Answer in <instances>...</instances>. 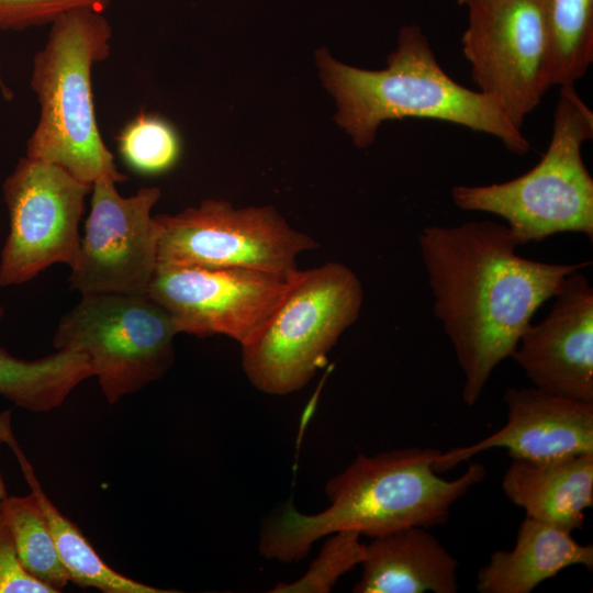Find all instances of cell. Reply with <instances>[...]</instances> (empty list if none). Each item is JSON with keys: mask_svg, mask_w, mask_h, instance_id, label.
Wrapping results in <instances>:
<instances>
[{"mask_svg": "<svg viewBox=\"0 0 593 593\" xmlns=\"http://www.w3.org/2000/svg\"><path fill=\"white\" fill-rule=\"evenodd\" d=\"M419 250L441 322L473 406L492 372L512 357L536 311L590 262L550 264L516 254L508 227L490 220L429 225Z\"/></svg>", "mask_w": 593, "mask_h": 593, "instance_id": "1", "label": "cell"}, {"mask_svg": "<svg viewBox=\"0 0 593 593\" xmlns=\"http://www.w3.org/2000/svg\"><path fill=\"white\" fill-rule=\"evenodd\" d=\"M440 452L407 447L373 456L359 454L326 483L331 502L326 510L306 515L289 503L264 523L260 553L295 562L307 556L314 541L340 530L373 538L409 526L446 523L452 505L485 478L486 469L471 463L458 478L444 479L434 467Z\"/></svg>", "mask_w": 593, "mask_h": 593, "instance_id": "2", "label": "cell"}, {"mask_svg": "<svg viewBox=\"0 0 593 593\" xmlns=\"http://www.w3.org/2000/svg\"><path fill=\"white\" fill-rule=\"evenodd\" d=\"M316 57L324 85L336 100V122L359 148L374 141L385 121L421 119L488 134L515 155L530 149L522 128L491 99L463 87L443 69L417 25L401 29L398 46L381 70L345 65L326 49Z\"/></svg>", "mask_w": 593, "mask_h": 593, "instance_id": "3", "label": "cell"}, {"mask_svg": "<svg viewBox=\"0 0 593 593\" xmlns=\"http://www.w3.org/2000/svg\"><path fill=\"white\" fill-rule=\"evenodd\" d=\"M33 58L30 85L40 116L26 156L57 165L92 186L102 178L123 182L97 124L92 68L111 52L112 27L101 11L78 10L51 24Z\"/></svg>", "mask_w": 593, "mask_h": 593, "instance_id": "4", "label": "cell"}, {"mask_svg": "<svg viewBox=\"0 0 593 593\" xmlns=\"http://www.w3.org/2000/svg\"><path fill=\"white\" fill-rule=\"evenodd\" d=\"M560 88L549 145L530 170L508 181L451 191L459 209L503 217L516 246L563 232L593 238V178L582 157L583 144L593 136V112L574 86Z\"/></svg>", "mask_w": 593, "mask_h": 593, "instance_id": "5", "label": "cell"}, {"mask_svg": "<svg viewBox=\"0 0 593 593\" xmlns=\"http://www.w3.org/2000/svg\"><path fill=\"white\" fill-rule=\"evenodd\" d=\"M362 301L360 279L340 262L298 269L288 278L287 291L264 329L242 347L250 383L275 395L302 389L357 321Z\"/></svg>", "mask_w": 593, "mask_h": 593, "instance_id": "6", "label": "cell"}, {"mask_svg": "<svg viewBox=\"0 0 593 593\" xmlns=\"http://www.w3.org/2000/svg\"><path fill=\"white\" fill-rule=\"evenodd\" d=\"M178 331L147 294L91 293L58 323L53 345L82 354L109 404L160 379L175 360Z\"/></svg>", "mask_w": 593, "mask_h": 593, "instance_id": "7", "label": "cell"}, {"mask_svg": "<svg viewBox=\"0 0 593 593\" xmlns=\"http://www.w3.org/2000/svg\"><path fill=\"white\" fill-rule=\"evenodd\" d=\"M461 44L478 91L517 127L551 87L544 0H470Z\"/></svg>", "mask_w": 593, "mask_h": 593, "instance_id": "8", "label": "cell"}, {"mask_svg": "<svg viewBox=\"0 0 593 593\" xmlns=\"http://www.w3.org/2000/svg\"><path fill=\"white\" fill-rule=\"evenodd\" d=\"M155 216L161 225L158 264L247 268L288 279L298 270V255L318 247L270 205L235 209L206 199Z\"/></svg>", "mask_w": 593, "mask_h": 593, "instance_id": "9", "label": "cell"}, {"mask_svg": "<svg viewBox=\"0 0 593 593\" xmlns=\"http://www.w3.org/2000/svg\"><path fill=\"white\" fill-rule=\"evenodd\" d=\"M91 188L57 165L27 156L19 160L3 182L9 233L0 287L25 283L54 264L76 265L79 222Z\"/></svg>", "mask_w": 593, "mask_h": 593, "instance_id": "10", "label": "cell"}, {"mask_svg": "<svg viewBox=\"0 0 593 593\" xmlns=\"http://www.w3.org/2000/svg\"><path fill=\"white\" fill-rule=\"evenodd\" d=\"M288 279L247 268L157 264L147 295L178 333L251 343L281 302Z\"/></svg>", "mask_w": 593, "mask_h": 593, "instance_id": "11", "label": "cell"}, {"mask_svg": "<svg viewBox=\"0 0 593 593\" xmlns=\"http://www.w3.org/2000/svg\"><path fill=\"white\" fill-rule=\"evenodd\" d=\"M115 184L102 178L91 188L80 255L68 278L81 294H147L158 264L161 225L152 209L160 189L145 187L123 197Z\"/></svg>", "mask_w": 593, "mask_h": 593, "instance_id": "12", "label": "cell"}, {"mask_svg": "<svg viewBox=\"0 0 593 593\" xmlns=\"http://www.w3.org/2000/svg\"><path fill=\"white\" fill-rule=\"evenodd\" d=\"M553 299L547 316L523 332L511 358L533 387L593 402V288L578 270Z\"/></svg>", "mask_w": 593, "mask_h": 593, "instance_id": "13", "label": "cell"}, {"mask_svg": "<svg viewBox=\"0 0 593 593\" xmlns=\"http://www.w3.org/2000/svg\"><path fill=\"white\" fill-rule=\"evenodd\" d=\"M505 425L480 441L440 452L435 470L445 472L473 455L504 448L512 459L546 461L593 452V402L544 392L535 387L508 388Z\"/></svg>", "mask_w": 593, "mask_h": 593, "instance_id": "14", "label": "cell"}, {"mask_svg": "<svg viewBox=\"0 0 593 593\" xmlns=\"http://www.w3.org/2000/svg\"><path fill=\"white\" fill-rule=\"evenodd\" d=\"M355 593H456L458 561L419 526L404 527L365 544Z\"/></svg>", "mask_w": 593, "mask_h": 593, "instance_id": "15", "label": "cell"}, {"mask_svg": "<svg viewBox=\"0 0 593 593\" xmlns=\"http://www.w3.org/2000/svg\"><path fill=\"white\" fill-rule=\"evenodd\" d=\"M526 516L568 532L581 529L593 506V452L529 461L512 459L501 482Z\"/></svg>", "mask_w": 593, "mask_h": 593, "instance_id": "16", "label": "cell"}, {"mask_svg": "<svg viewBox=\"0 0 593 593\" xmlns=\"http://www.w3.org/2000/svg\"><path fill=\"white\" fill-rule=\"evenodd\" d=\"M571 566L593 570V546L579 544L572 533L526 516L515 546L496 550L478 572L480 593H530L541 582Z\"/></svg>", "mask_w": 593, "mask_h": 593, "instance_id": "17", "label": "cell"}, {"mask_svg": "<svg viewBox=\"0 0 593 593\" xmlns=\"http://www.w3.org/2000/svg\"><path fill=\"white\" fill-rule=\"evenodd\" d=\"M13 451L23 477L37 497L61 563L70 582L103 593H172L127 578L108 566L89 542L79 526L65 516L43 490L34 469L11 432L5 441Z\"/></svg>", "mask_w": 593, "mask_h": 593, "instance_id": "18", "label": "cell"}, {"mask_svg": "<svg viewBox=\"0 0 593 593\" xmlns=\"http://www.w3.org/2000/svg\"><path fill=\"white\" fill-rule=\"evenodd\" d=\"M4 315L0 306V321ZM93 377L87 358L71 350L24 360L0 346V396L34 413L60 406L83 380Z\"/></svg>", "mask_w": 593, "mask_h": 593, "instance_id": "19", "label": "cell"}, {"mask_svg": "<svg viewBox=\"0 0 593 593\" xmlns=\"http://www.w3.org/2000/svg\"><path fill=\"white\" fill-rule=\"evenodd\" d=\"M551 86H574L593 61V0H544Z\"/></svg>", "mask_w": 593, "mask_h": 593, "instance_id": "20", "label": "cell"}, {"mask_svg": "<svg viewBox=\"0 0 593 593\" xmlns=\"http://www.w3.org/2000/svg\"><path fill=\"white\" fill-rule=\"evenodd\" d=\"M0 510L13 538L18 558L24 570L60 592L69 574L58 556L47 521L34 493L5 496Z\"/></svg>", "mask_w": 593, "mask_h": 593, "instance_id": "21", "label": "cell"}, {"mask_svg": "<svg viewBox=\"0 0 593 593\" xmlns=\"http://www.w3.org/2000/svg\"><path fill=\"white\" fill-rule=\"evenodd\" d=\"M118 148L125 164L143 175L171 169L181 155L176 128L165 119L139 113L120 131Z\"/></svg>", "mask_w": 593, "mask_h": 593, "instance_id": "22", "label": "cell"}, {"mask_svg": "<svg viewBox=\"0 0 593 593\" xmlns=\"http://www.w3.org/2000/svg\"><path fill=\"white\" fill-rule=\"evenodd\" d=\"M307 572L291 583H279L271 592L326 593L346 572L361 563L365 544L355 530H340L332 534Z\"/></svg>", "mask_w": 593, "mask_h": 593, "instance_id": "23", "label": "cell"}, {"mask_svg": "<svg viewBox=\"0 0 593 593\" xmlns=\"http://www.w3.org/2000/svg\"><path fill=\"white\" fill-rule=\"evenodd\" d=\"M114 0H0V31L52 24L78 10L103 11Z\"/></svg>", "mask_w": 593, "mask_h": 593, "instance_id": "24", "label": "cell"}, {"mask_svg": "<svg viewBox=\"0 0 593 593\" xmlns=\"http://www.w3.org/2000/svg\"><path fill=\"white\" fill-rule=\"evenodd\" d=\"M0 593H56L22 567L12 535L0 510Z\"/></svg>", "mask_w": 593, "mask_h": 593, "instance_id": "25", "label": "cell"}, {"mask_svg": "<svg viewBox=\"0 0 593 593\" xmlns=\"http://www.w3.org/2000/svg\"><path fill=\"white\" fill-rule=\"evenodd\" d=\"M11 412V410L0 412V445L5 444L9 434L12 432ZM5 496H8V491L0 473V500L4 499Z\"/></svg>", "mask_w": 593, "mask_h": 593, "instance_id": "26", "label": "cell"}, {"mask_svg": "<svg viewBox=\"0 0 593 593\" xmlns=\"http://www.w3.org/2000/svg\"><path fill=\"white\" fill-rule=\"evenodd\" d=\"M0 89H1V92L3 94V97L5 99H11L12 97V92L11 90L5 86L4 81L2 80V77H1V63H0Z\"/></svg>", "mask_w": 593, "mask_h": 593, "instance_id": "27", "label": "cell"}, {"mask_svg": "<svg viewBox=\"0 0 593 593\" xmlns=\"http://www.w3.org/2000/svg\"><path fill=\"white\" fill-rule=\"evenodd\" d=\"M457 1H458V4L465 5L470 0H457Z\"/></svg>", "mask_w": 593, "mask_h": 593, "instance_id": "28", "label": "cell"}]
</instances>
